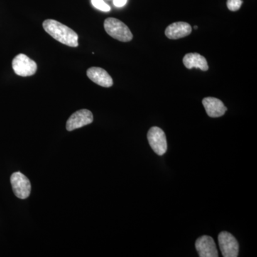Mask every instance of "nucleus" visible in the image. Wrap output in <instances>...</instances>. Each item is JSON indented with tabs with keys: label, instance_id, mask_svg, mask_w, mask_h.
I'll return each instance as SVG.
<instances>
[{
	"label": "nucleus",
	"instance_id": "13",
	"mask_svg": "<svg viewBox=\"0 0 257 257\" xmlns=\"http://www.w3.org/2000/svg\"><path fill=\"white\" fill-rule=\"evenodd\" d=\"M93 6L96 9L102 12H109L111 10L110 7L106 4L103 0H92Z\"/></svg>",
	"mask_w": 257,
	"mask_h": 257
},
{
	"label": "nucleus",
	"instance_id": "11",
	"mask_svg": "<svg viewBox=\"0 0 257 257\" xmlns=\"http://www.w3.org/2000/svg\"><path fill=\"white\" fill-rule=\"evenodd\" d=\"M192 29L189 24L179 22L172 24L165 30V35L171 40H177L188 36L192 33Z\"/></svg>",
	"mask_w": 257,
	"mask_h": 257
},
{
	"label": "nucleus",
	"instance_id": "4",
	"mask_svg": "<svg viewBox=\"0 0 257 257\" xmlns=\"http://www.w3.org/2000/svg\"><path fill=\"white\" fill-rule=\"evenodd\" d=\"M149 144L153 151L159 156L165 155L167 150V138L165 132L157 126H153L147 134Z\"/></svg>",
	"mask_w": 257,
	"mask_h": 257
},
{
	"label": "nucleus",
	"instance_id": "15",
	"mask_svg": "<svg viewBox=\"0 0 257 257\" xmlns=\"http://www.w3.org/2000/svg\"><path fill=\"white\" fill-rule=\"evenodd\" d=\"M127 0H114V5L117 8H121L126 5Z\"/></svg>",
	"mask_w": 257,
	"mask_h": 257
},
{
	"label": "nucleus",
	"instance_id": "9",
	"mask_svg": "<svg viewBox=\"0 0 257 257\" xmlns=\"http://www.w3.org/2000/svg\"><path fill=\"white\" fill-rule=\"evenodd\" d=\"M202 104L208 116L210 117H220L227 110V108L225 106L224 103L217 98H204L202 100Z\"/></svg>",
	"mask_w": 257,
	"mask_h": 257
},
{
	"label": "nucleus",
	"instance_id": "5",
	"mask_svg": "<svg viewBox=\"0 0 257 257\" xmlns=\"http://www.w3.org/2000/svg\"><path fill=\"white\" fill-rule=\"evenodd\" d=\"M10 182L17 197L21 199L29 197L31 193V183L26 176L20 172H15L11 176Z\"/></svg>",
	"mask_w": 257,
	"mask_h": 257
},
{
	"label": "nucleus",
	"instance_id": "10",
	"mask_svg": "<svg viewBox=\"0 0 257 257\" xmlns=\"http://www.w3.org/2000/svg\"><path fill=\"white\" fill-rule=\"evenodd\" d=\"M87 75L93 82L103 87H110L113 85V79L108 72L100 67H91L87 71Z\"/></svg>",
	"mask_w": 257,
	"mask_h": 257
},
{
	"label": "nucleus",
	"instance_id": "6",
	"mask_svg": "<svg viewBox=\"0 0 257 257\" xmlns=\"http://www.w3.org/2000/svg\"><path fill=\"white\" fill-rule=\"evenodd\" d=\"M219 247L224 257H237L239 255V243L232 234L222 231L218 236Z\"/></svg>",
	"mask_w": 257,
	"mask_h": 257
},
{
	"label": "nucleus",
	"instance_id": "2",
	"mask_svg": "<svg viewBox=\"0 0 257 257\" xmlns=\"http://www.w3.org/2000/svg\"><path fill=\"white\" fill-rule=\"evenodd\" d=\"M104 27L108 35L120 42H127L133 40V35L130 29L118 19H106Z\"/></svg>",
	"mask_w": 257,
	"mask_h": 257
},
{
	"label": "nucleus",
	"instance_id": "16",
	"mask_svg": "<svg viewBox=\"0 0 257 257\" xmlns=\"http://www.w3.org/2000/svg\"><path fill=\"white\" fill-rule=\"evenodd\" d=\"M194 29H197V28H198V27H197V26H194Z\"/></svg>",
	"mask_w": 257,
	"mask_h": 257
},
{
	"label": "nucleus",
	"instance_id": "14",
	"mask_svg": "<svg viewBox=\"0 0 257 257\" xmlns=\"http://www.w3.org/2000/svg\"><path fill=\"white\" fill-rule=\"evenodd\" d=\"M242 4V0H227V3H226L228 9H229L230 11L232 12L239 10Z\"/></svg>",
	"mask_w": 257,
	"mask_h": 257
},
{
	"label": "nucleus",
	"instance_id": "8",
	"mask_svg": "<svg viewBox=\"0 0 257 257\" xmlns=\"http://www.w3.org/2000/svg\"><path fill=\"white\" fill-rule=\"evenodd\" d=\"M195 247L200 257L219 256L215 242L209 236H202L197 239Z\"/></svg>",
	"mask_w": 257,
	"mask_h": 257
},
{
	"label": "nucleus",
	"instance_id": "7",
	"mask_svg": "<svg viewBox=\"0 0 257 257\" xmlns=\"http://www.w3.org/2000/svg\"><path fill=\"white\" fill-rule=\"evenodd\" d=\"M94 117L92 113L88 109H80L71 115L67 120L66 128L67 131H73L92 123Z\"/></svg>",
	"mask_w": 257,
	"mask_h": 257
},
{
	"label": "nucleus",
	"instance_id": "12",
	"mask_svg": "<svg viewBox=\"0 0 257 257\" xmlns=\"http://www.w3.org/2000/svg\"><path fill=\"white\" fill-rule=\"evenodd\" d=\"M184 65L187 69L199 68L202 71L209 69L207 61L205 57L198 53H189L184 57Z\"/></svg>",
	"mask_w": 257,
	"mask_h": 257
},
{
	"label": "nucleus",
	"instance_id": "1",
	"mask_svg": "<svg viewBox=\"0 0 257 257\" xmlns=\"http://www.w3.org/2000/svg\"><path fill=\"white\" fill-rule=\"evenodd\" d=\"M44 30L57 41L69 47H78V35L72 29L54 20L43 23Z\"/></svg>",
	"mask_w": 257,
	"mask_h": 257
},
{
	"label": "nucleus",
	"instance_id": "3",
	"mask_svg": "<svg viewBox=\"0 0 257 257\" xmlns=\"http://www.w3.org/2000/svg\"><path fill=\"white\" fill-rule=\"evenodd\" d=\"M13 68L15 74L20 77H30L36 73V62L24 54L17 55L13 60Z\"/></svg>",
	"mask_w": 257,
	"mask_h": 257
}]
</instances>
